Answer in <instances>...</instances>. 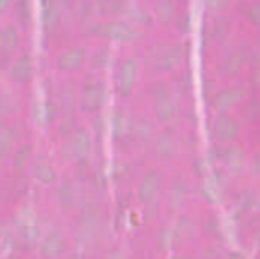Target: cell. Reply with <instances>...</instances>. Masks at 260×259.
I'll return each mask as SVG.
<instances>
[{"label": "cell", "instance_id": "603a6c76", "mask_svg": "<svg viewBox=\"0 0 260 259\" xmlns=\"http://www.w3.org/2000/svg\"><path fill=\"white\" fill-rule=\"evenodd\" d=\"M18 12H20L21 21L26 24V21H27V18H29V15H30V8H29V2H27V0H21V2H20V9H18Z\"/></svg>", "mask_w": 260, "mask_h": 259}, {"label": "cell", "instance_id": "6da1fadb", "mask_svg": "<svg viewBox=\"0 0 260 259\" xmlns=\"http://www.w3.org/2000/svg\"><path fill=\"white\" fill-rule=\"evenodd\" d=\"M96 34L102 37H108L113 40H122V41H131L139 37V32L131 27L128 23L123 21H105L99 26H96Z\"/></svg>", "mask_w": 260, "mask_h": 259}, {"label": "cell", "instance_id": "5bb4252c", "mask_svg": "<svg viewBox=\"0 0 260 259\" xmlns=\"http://www.w3.org/2000/svg\"><path fill=\"white\" fill-rule=\"evenodd\" d=\"M157 189H158V176L155 172H151L146 177V180H145V183L142 186V191H140L142 200L143 202H149L151 198H154Z\"/></svg>", "mask_w": 260, "mask_h": 259}, {"label": "cell", "instance_id": "ba28073f", "mask_svg": "<svg viewBox=\"0 0 260 259\" xmlns=\"http://www.w3.org/2000/svg\"><path fill=\"white\" fill-rule=\"evenodd\" d=\"M102 101H104V85H101L99 82L90 84L84 93V107L90 110H96L101 107Z\"/></svg>", "mask_w": 260, "mask_h": 259}, {"label": "cell", "instance_id": "83f0119b", "mask_svg": "<svg viewBox=\"0 0 260 259\" xmlns=\"http://www.w3.org/2000/svg\"><path fill=\"white\" fill-rule=\"evenodd\" d=\"M108 259H126V258H125L123 255H119V253H117V255H111Z\"/></svg>", "mask_w": 260, "mask_h": 259}, {"label": "cell", "instance_id": "cb8c5ba5", "mask_svg": "<svg viewBox=\"0 0 260 259\" xmlns=\"http://www.w3.org/2000/svg\"><path fill=\"white\" fill-rule=\"evenodd\" d=\"M206 2L210 8H215V9H224L230 3V0H206Z\"/></svg>", "mask_w": 260, "mask_h": 259}, {"label": "cell", "instance_id": "7c38bea8", "mask_svg": "<svg viewBox=\"0 0 260 259\" xmlns=\"http://www.w3.org/2000/svg\"><path fill=\"white\" fill-rule=\"evenodd\" d=\"M76 197H78V192H76L75 186L70 182L64 183L59 188V202H61L62 208L72 209L75 206V203H76Z\"/></svg>", "mask_w": 260, "mask_h": 259}, {"label": "cell", "instance_id": "9a60e30c", "mask_svg": "<svg viewBox=\"0 0 260 259\" xmlns=\"http://www.w3.org/2000/svg\"><path fill=\"white\" fill-rule=\"evenodd\" d=\"M155 14L160 21H169L175 14V2L174 0H158L155 3Z\"/></svg>", "mask_w": 260, "mask_h": 259}, {"label": "cell", "instance_id": "4fadbf2b", "mask_svg": "<svg viewBox=\"0 0 260 259\" xmlns=\"http://www.w3.org/2000/svg\"><path fill=\"white\" fill-rule=\"evenodd\" d=\"M64 250V243L61 240V237L58 235H53L50 238H47L43 244V249H41V253L47 258L50 256H58L61 252Z\"/></svg>", "mask_w": 260, "mask_h": 259}, {"label": "cell", "instance_id": "f1b7e54d", "mask_svg": "<svg viewBox=\"0 0 260 259\" xmlns=\"http://www.w3.org/2000/svg\"><path fill=\"white\" fill-rule=\"evenodd\" d=\"M67 259H76V256H72V258H67Z\"/></svg>", "mask_w": 260, "mask_h": 259}, {"label": "cell", "instance_id": "9c48e42d", "mask_svg": "<svg viewBox=\"0 0 260 259\" xmlns=\"http://www.w3.org/2000/svg\"><path fill=\"white\" fill-rule=\"evenodd\" d=\"M242 96V89L236 87V89H229L222 93H219L215 99V107L218 110H227L232 105H235Z\"/></svg>", "mask_w": 260, "mask_h": 259}, {"label": "cell", "instance_id": "5b68a950", "mask_svg": "<svg viewBox=\"0 0 260 259\" xmlns=\"http://www.w3.org/2000/svg\"><path fill=\"white\" fill-rule=\"evenodd\" d=\"M84 58H85L84 47H70L61 53V56L58 58V66L64 70H72V69L81 66Z\"/></svg>", "mask_w": 260, "mask_h": 259}, {"label": "cell", "instance_id": "ac0fdd59", "mask_svg": "<svg viewBox=\"0 0 260 259\" xmlns=\"http://www.w3.org/2000/svg\"><path fill=\"white\" fill-rule=\"evenodd\" d=\"M177 110H178V105L174 101L165 99L158 105V118L163 119V121H169L171 118H174V114L177 113Z\"/></svg>", "mask_w": 260, "mask_h": 259}, {"label": "cell", "instance_id": "44dd1931", "mask_svg": "<svg viewBox=\"0 0 260 259\" xmlns=\"http://www.w3.org/2000/svg\"><path fill=\"white\" fill-rule=\"evenodd\" d=\"M11 145H12V139H11L9 133L2 131V133H0V157L6 156V154L9 153Z\"/></svg>", "mask_w": 260, "mask_h": 259}, {"label": "cell", "instance_id": "7a4b0ae2", "mask_svg": "<svg viewBox=\"0 0 260 259\" xmlns=\"http://www.w3.org/2000/svg\"><path fill=\"white\" fill-rule=\"evenodd\" d=\"M248 56V49L245 46H241L235 50H232L219 64V72L224 75H235L236 72L241 70V67L244 66V63L247 61Z\"/></svg>", "mask_w": 260, "mask_h": 259}, {"label": "cell", "instance_id": "8992f818", "mask_svg": "<svg viewBox=\"0 0 260 259\" xmlns=\"http://www.w3.org/2000/svg\"><path fill=\"white\" fill-rule=\"evenodd\" d=\"M213 131L219 140H233L238 136V125L230 118H219L215 124Z\"/></svg>", "mask_w": 260, "mask_h": 259}, {"label": "cell", "instance_id": "ffe728a7", "mask_svg": "<svg viewBox=\"0 0 260 259\" xmlns=\"http://www.w3.org/2000/svg\"><path fill=\"white\" fill-rule=\"evenodd\" d=\"M35 171H37V177H38L41 182L50 183V182L55 179V172H53V169H52L49 165H46V163H43L41 166H38Z\"/></svg>", "mask_w": 260, "mask_h": 259}, {"label": "cell", "instance_id": "d4e9b609", "mask_svg": "<svg viewBox=\"0 0 260 259\" xmlns=\"http://www.w3.org/2000/svg\"><path fill=\"white\" fill-rule=\"evenodd\" d=\"M250 17H251V21L253 23H257L259 21V5H253L251 9H250Z\"/></svg>", "mask_w": 260, "mask_h": 259}, {"label": "cell", "instance_id": "3957f363", "mask_svg": "<svg viewBox=\"0 0 260 259\" xmlns=\"http://www.w3.org/2000/svg\"><path fill=\"white\" fill-rule=\"evenodd\" d=\"M136 73H137V64L134 60H126L120 66L119 76H117V89L120 95L126 96L131 93L134 81H136Z\"/></svg>", "mask_w": 260, "mask_h": 259}, {"label": "cell", "instance_id": "e0dca14e", "mask_svg": "<svg viewBox=\"0 0 260 259\" xmlns=\"http://www.w3.org/2000/svg\"><path fill=\"white\" fill-rule=\"evenodd\" d=\"M174 151H175V143H174V139L172 137H161L158 145H157V153L160 157L163 159H171L174 156Z\"/></svg>", "mask_w": 260, "mask_h": 259}, {"label": "cell", "instance_id": "52a82bcc", "mask_svg": "<svg viewBox=\"0 0 260 259\" xmlns=\"http://www.w3.org/2000/svg\"><path fill=\"white\" fill-rule=\"evenodd\" d=\"M30 75H32V58H30V55L24 53V55L18 56L17 61L14 63L12 76L20 82H26V81H29Z\"/></svg>", "mask_w": 260, "mask_h": 259}, {"label": "cell", "instance_id": "30bf717a", "mask_svg": "<svg viewBox=\"0 0 260 259\" xmlns=\"http://www.w3.org/2000/svg\"><path fill=\"white\" fill-rule=\"evenodd\" d=\"M18 31L14 24H8L2 32H0V46L6 52H12L17 44H18Z\"/></svg>", "mask_w": 260, "mask_h": 259}, {"label": "cell", "instance_id": "484cf974", "mask_svg": "<svg viewBox=\"0 0 260 259\" xmlns=\"http://www.w3.org/2000/svg\"><path fill=\"white\" fill-rule=\"evenodd\" d=\"M27 153H30V150H27V148H23V150L18 153V157H15V165L21 166V165L24 163V159H23V156H24V154H27Z\"/></svg>", "mask_w": 260, "mask_h": 259}, {"label": "cell", "instance_id": "8fae6325", "mask_svg": "<svg viewBox=\"0 0 260 259\" xmlns=\"http://www.w3.org/2000/svg\"><path fill=\"white\" fill-rule=\"evenodd\" d=\"M59 18V11L55 0H44L43 2V23L47 29L53 27Z\"/></svg>", "mask_w": 260, "mask_h": 259}, {"label": "cell", "instance_id": "d6986e66", "mask_svg": "<svg viewBox=\"0 0 260 259\" xmlns=\"http://www.w3.org/2000/svg\"><path fill=\"white\" fill-rule=\"evenodd\" d=\"M151 93H152V96H154L155 99H158V101L161 102V101L168 99L169 89H168V85H166L165 82L158 81V82H155V84L151 87Z\"/></svg>", "mask_w": 260, "mask_h": 259}, {"label": "cell", "instance_id": "7402d4cb", "mask_svg": "<svg viewBox=\"0 0 260 259\" xmlns=\"http://www.w3.org/2000/svg\"><path fill=\"white\" fill-rule=\"evenodd\" d=\"M175 23H177V27H178L180 31L187 32V31L190 29V15H189L187 12H184V14H181V15L178 17V20H177Z\"/></svg>", "mask_w": 260, "mask_h": 259}, {"label": "cell", "instance_id": "277c9868", "mask_svg": "<svg viewBox=\"0 0 260 259\" xmlns=\"http://www.w3.org/2000/svg\"><path fill=\"white\" fill-rule=\"evenodd\" d=\"M181 56L180 46H161L155 53V67L158 70H169L172 69Z\"/></svg>", "mask_w": 260, "mask_h": 259}, {"label": "cell", "instance_id": "4316f807", "mask_svg": "<svg viewBox=\"0 0 260 259\" xmlns=\"http://www.w3.org/2000/svg\"><path fill=\"white\" fill-rule=\"evenodd\" d=\"M11 2H12V0H0V12H3V11L9 6Z\"/></svg>", "mask_w": 260, "mask_h": 259}, {"label": "cell", "instance_id": "2e32d148", "mask_svg": "<svg viewBox=\"0 0 260 259\" xmlns=\"http://www.w3.org/2000/svg\"><path fill=\"white\" fill-rule=\"evenodd\" d=\"M88 148H90V140H88L87 133L85 131H79L73 137V142H72V150H73L75 156L84 157L88 153Z\"/></svg>", "mask_w": 260, "mask_h": 259}]
</instances>
